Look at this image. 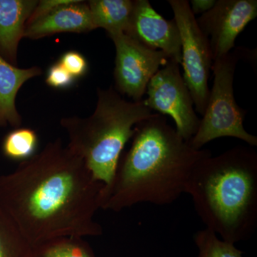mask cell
Here are the masks:
<instances>
[{"label": "cell", "instance_id": "cell-19", "mask_svg": "<svg viewBox=\"0 0 257 257\" xmlns=\"http://www.w3.org/2000/svg\"><path fill=\"white\" fill-rule=\"evenodd\" d=\"M59 63L74 79L80 78L87 74L88 63L85 57L77 51H68L61 56Z\"/></svg>", "mask_w": 257, "mask_h": 257}, {"label": "cell", "instance_id": "cell-7", "mask_svg": "<svg viewBox=\"0 0 257 257\" xmlns=\"http://www.w3.org/2000/svg\"><path fill=\"white\" fill-rule=\"evenodd\" d=\"M179 65L169 60L159 69L149 82L147 97L143 101L152 111L172 117L177 133L189 142L197 133L201 119L194 109V101Z\"/></svg>", "mask_w": 257, "mask_h": 257}, {"label": "cell", "instance_id": "cell-21", "mask_svg": "<svg viewBox=\"0 0 257 257\" xmlns=\"http://www.w3.org/2000/svg\"><path fill=\"white\" fill-rule=\"evenodd\" d=\"M75 0H42L38 1L36 7L27 22L26 28L28 25L35 23L40 19L45 18L54 10L63 5L73 3Z\"/></svg>", "mask_w": 257, "mask_h": 257}, {"label": "cell", "instance_id": "cell-13", "mask_svg": "<svg viewBox=\"0 0 257 257\" xmlns=\"http://www.w3.org/2000/svg\"><path fill=\"white\" fill-rule=\"evenodd\" d=\"M42 74L40 67L21 69L0 56V127H20L22 116L16 106V97L25 82Z\"/></svg>", "mask_w": 257, "mask_h": 257}, {"label": "cell", "instance_id": "cell-6", "mask_svg": "<svg viewBox=\"0 0 257 257\" xmlns=\"http://www.w3.org/2000/svg\"><path fill=\"white\" fill-rule=\"evenodd\" d=\"M178 27L182 44L183 78L192 96L195 111L204 114L209 99V79L213 60L210 45L197 23L187 0H169Z\"/></svg>", "mask_w": 257, "mask_h": 257}, {"label": "cell", "instance_id": "cell-10", "mask_svg": "<svg viewBox=\"0 0 257 257\" xmlns=\"http://www.w3.org/2000/svg\"><path fill=\"white\" fill-rule=\"evenodd\" d=\"M144 46L163 52L169 60L180 64L182 44L175 20H168L155 11L148 0H134L127 33Z\"/></svg>", "mask_w": 257, "mask_h": 257}, {"label": "cell", "instance_id": "cell-9", "mask_svg": "<svg viewBox=\"0 0 257 257\" xmlns=\"http://www.w3.org/2000/svg\"><path fill=\"white\" fill-rule=\"evenodd\" d=\"M257 16L256 0H217L197 23L207 37L213 62L228 55L246 25Z\"/></svg>", "mask_w": 257, "mask_h": 257}, {"label": "cell", "instance_id": "cell-14", "mask_svg": "<svg viewBox=\"0 0 257 257\" xmlns=\"http://www.w3.org/2000/svg\"><path fill=\"white\" fill-rule=\"evenodd\" d=\"M96 28L108 35L127 33L133 14V0H90L87 2Z\"/></svg>", "mask_w": 257, "mask_h": 257}, {"label": "cell", "instance_id": "cell-11", "mask_svg": "<svg viewBox=\"0 0 257 257\" xmlns=\"http://www.w3.org/2000/svg\"><path fill=\"white\" fill-rule=\"evenodd\" d=\"M87 2L75 0L28 25L24 38L40 40L60 33H85L96 30Z\"/></svg>", "mask_w": 257, "mask_h": 257}, {"label": "cell", "instance_id": "cell-4", "mask_svg": "<svg viewBox=\"0 0 257 257\" xmlns=\"http://www.w3.org/2000/svg\"><path fill=\"white\" fill-rule=\"evenodd\" d=\"M95 109L87 117L67 116L60 125L67 133V146L82 159L94 178L109 185L126 144L136 125L153 112L143 99L128 101L114 87L96 89Z\"/></svg>", "mask_w": 257, "mask_h": 257}, {"label": "cell", "instance_id": "cell-22", "mask_svg": "<svg viewBox=\"0 0 257 257\" xmlns=\"http://www.w3.org/2000/svg\"><path fill=\"white\" fill-rule=\"evenodd\" d=\"M216 0H192L189 2V7L193 14L203 15L207 13L214 6Z\"/></svg>", "mask_w": 257, "mask_h": 257}, {"label": "cell", "instance_id": "cell-2", "mask_svg": "<svg viewBox=\"0 0 257 257\" xmlns=\"http://www.w3.org/2000/svg\"><path fill=\"white\" fill-rule=\"evenodd\" d=\"M132 140L103 189L101 209L118 212L142 203L172 204L186 192L198 162L211 155L193 148L159 113L137 124Z\"/></svg>", "mask_w": 257, "mask_h": 257}, {"label": "cell", "instance_id": "cell-3", "mask_svg": "<svg viewBox=\"0 0 257 257\" xmlns=\"http://www.w3.org/2000/svg\"><path fill=\"white\" fill-rule=\"evenodd\" d=\"M207 229L235 243L257 227V154L236 146L198 162L186 189Z\"/></svg>", "mask_w": 257, "mask_h": 257}, {"label": "cell", "instance_id": "cell-16", "mask_svg": "<svg viewBox=\"0 0 257 257\" xmlns=\"http://www.w3.org/2000/svg\"><path fill=\"white\" fill-rule=\"evenodd\" d=\"M32 257H96L83 238H56L32 246Z\"/></svg>", "mask_w": 257, "mask_h": 257}, {"label": "cell", "instance_id": "cell-20", "mask_svg": "<svg viewBox=\"0 0 257 257\" xmlns=\"http://www.w3.org/2000/svg\"><path fill=\"white\" fill-rule=\"evenodd\" d=\"M75 79L58 62L52 64L47 72V85L55 89H67L74 84Z\"/></svg>", "mask_w": 257, "mask_h": 257}, {"label": "cell", "instance_id": "cell-5", "mask_svg": "<svg viewBox=\"0 0 257 257\" xmlns=\"http://www.w3.org/2000/svg\"><path fill=\"white\" fill-rule=\"evenodd\" d=\"M239 60V50L236 49L213 62L211 70L214 78L207 107L197 133L189 141L195 150H202L206 144L226 137L239 139L248 146H257L256 137L243 126L246 111L235 100L233 85Z\"/></svg>", "mask_w": 257, "mask_h": 257}, {"label": "cell", "instance_id": "cell-15", "mask_svg": "<svg viewBox=\"0 0 257 257\" xmlns=\"http://www.w3.org/2000/svg\"><path fill=\"white\" fill-rule=\"evenodd\" d=\"M32 245L0 205V257H32Z\"/></svg>", "mask_w": 257, "mask_h": 257}, {"label": "cell", "instance_id": "cell-18", "mask_svg": "<svg viewBox=\"0 0 257 257\" xmlns=\"http://www.w3.org/2000/svg\"><path fill=\"white\" fill-rule=\"evenodd\" d=\"M194 241L197 257H243V251L235 247L234 243L219 239L215 232L207 228L197 231Z\"/></svg>", "mask_w": 257, "mask_h": 257}, {"label": "cell", "instance_id": "cell-12", "mask_svg": "<svg viewBox=\"0 0 257 257\" xmlns=\"http://www.w3.org/2000/svg\"><path fill=\"white\" fill-rule=\"evenodd\" d=\"M37 0H0V56L13 65L18 64L20 42Z\"/></svg>", "mask_w": 257, "mask_h": 257}, {"label": "cell", "instance_id": "cell-17", "mask_svg": "<svg viewBox=\"0 0 257 257\" xmlns=\"http://www.w3.org/2000/svg\"><path fill=\"white\" fill-rule=\"evenodd\" d=\"M38 137L30 128H15L5 136L3 142V154L12 160H28L37 153Z\"/></svg>", "mask_w": 257, "mask_h": 257}, {"label": "cell", "instance_id": "cell-8", "mask_svg": "<svg viewBox=\"0 0 257 257\" xmlns=\"http://www.w3.org/2000/svg\"><path fill=\"white\" fill-rule=\"evenodd\" d=\"M109 37L116 50L114 89L133 101L143 100L149 82L169 59L161 51L144 46L126 34H114Z\"/></svg>", "mask_w": 257, "mask_h": 257}, {"label": "cell", "instance_id": "cell-1", "mask_svg": "<svg viewBox=\"0 0 257 257\" xmlns=\"http://www.w3.org/2000/svg\"><path fill=\"white\" fill-rule=\"evenodd\" d=\"M104 184L61 139L0 175V205L32 246L56 238L103 234L94 219Z\"/></svg>", "mask_w": 257, "mask_h": 257}]
</instances>
